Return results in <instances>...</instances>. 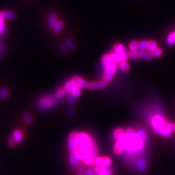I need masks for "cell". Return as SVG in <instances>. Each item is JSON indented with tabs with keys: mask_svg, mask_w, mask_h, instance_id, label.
<instances>
[{
	"mask_svg": "<svg viewBox=\"0 0 175 175\" xmlns=\"http://www.w3.org/2000/svg\"><path fill=\"white\" fill-rule=\"evenodd\" d=\"M166 42L169 46H173L175 45V31L171 32L167 36L166 39Z\"/></svg>",
	"mask_w": 175,
	"mask_h": 175,
	"instance_id": "ffe728a7",
	"label": "cell"
},
{
	"mask_svg": "<svg viewBox=\"0 0 175 175\" xmlns=\"http://www.w3.org/2000/svg\"><path fill=\"white\" fill-rule=\"evenodd\" d=\"M80 93H81V88H79V87L75 86L73 88V89L72 90V92H71L70 95H72L74 97L77 98V97H79Z\"/></svg>",
	"mask_w": 175,
	"mask_h": 175,
	"instance_id": "83f0119b",
	"label": "cell"
},
{
	"mask_svg": "<svg viewBox=\"0 0 175 175\" xmlns=\"http://www.w3.org/2000/svg\"><path fill=\"white\" fill-rule=\"evenodd\" d=\"M80 160L75 154H71V155L69 157V163L70 167L73 169H75L79 165Z\"/></svg>",
	"mask_w": 175,
	"mask_h": 175,
	"instance_id": "9a60e30c",
	"label": "cell"
},
{
	"mask_svg": "<svg viewBox=\"0 0 175 175\" xmlns=\"http://www.w3.org/2000/svg\"><path fill=\"white\" fill-rule=\"evenodd\" d=\"M132 166L134 169L141 173L145 172L147 169V163L146 160L143 157H138L131 160Z\"/></svg>",
	"mask_w": 175,
	"mask_h": 175,
	"instance_id": "5b68a950",
	"label": "cell"
},
{
	"mask_svg": "<svg viewBox=\"0 0 175 175\" xmlns=\"http://www.w3.org/2000/svg\"><path fill=\"white\" fill-rule=\"evenodd\" d=\"M75 99H76L75 97H74L72 95H69V97H68V103L69 104V105H73V104L75 103Z\"/></svg>",
	"mask_w": 175,
	"mask_h": 175,
	"instance_id": "74e56055",
	"label": "cell"
},
{
	"mask_svg": "<svg viewBox=\"0 0 175 175\" xmlns=\"http://www.w3.org/2000/svg\"><path fill=\"white\" fill-rule=\"evenodd\" d=\"M139 42H137L136 40H133L129 43V49L130 51H137L138 49Z\"/></svg>",
	"mask_w": 175,
	"mask_h": 175,
	"instance_id": "4dcf8cb0",
	"label": "cell"
},
{
	"mask_svg": "<svg viewBox=\"0 0 175 175\" xmlns=\"http://www.w3.org/2000/svg\"><path fill=\"white\" fill-rule=\"evenodd\" d=\"M109 55L110 56V59L112 60V62L116 64L117 63L119 64L121 62L127 60V59L129 57V54L127 51L121 54H118V53L112 52V53H110L109 54Z\"/></svg>",
	"mask_w": 175,
	"mask_h": 175,
	"instance_id": "9c48e42d",
	"label": "cell"
},
{
	"mask_svg": "<svg viewBox=\"0 0 175 175\" xmlns=\"http://www.w3.org/2000/svg\"><path fill=\"white\" fill-rule=\"evenodd\" d=\"M74 87H75V85H73V83L71 81V80H69V81H68L65 84L64 86V90H66V92L67 93H70Z\"/></svg>",
	"mask_w": 175,
	"mask_h": 175,
	"instance_id": "f1b7e54d",
	"label": "cell"
},
{
	"mask_svg": "<svg viewBox=\"0 0 175 175\" xmlns=\"http://www.w3.org/2000/svg\"><path fill=\"white\" fill-rule=\"evenodd\" d=\"M151 53H152L153 57H159L163 54V51L160 48H157Z\"/></svg>",
	"mask_w": 175,
	"mask_h": 175,
	"instance_id": "8d00e7d4",
	"label": "cell"
},
{
	"mask_svg": "<svg viewBox=\"0 0 175 175\" xmlns=\"http://www.w3.org/2000/svg\"><path fill=\"white\" fill-rule=\"evenodd\" d=\"M119 68L121 70H122V72H127L130 68L129 64L127 61V60H124V61H123L121 63H119Z\"/></svg>",
	"mask_w": 175,
	"mask_h": 175,
	"instance_id": "484cf974",
	"label": "cell"
},
{
	"mask_svg": "<svg viewBox=\"0 0 175 175\" xmlns=\"http://www.w3.org/2000/svg\"><path fill=\"white\" fill-rule=\"evenodd\" d=\"M111 165H112V160H111L110 158L107 156L102 157V163L101 167L110 168Z\"/></svg>",
	"mask_w": 175,
	"mask_h": 175,
	"instance_id": "cb8c5ba5",
	"label": "cell"
},
{
	"mask_svg": "<svg viewBox=\"0 0 175 175\" xmlns=\"http://www.w3.org/2000/svg\"><path fill=\"white\" fill-rule=\"evenodd\" d=\"M66 93L67 92H66V90H64V88H61L59 89L55 93V95H54V97H53L55 102L59 103L61 101L64 97H65Z\"/></svg>",
	"mask_w": 175,
	"mask_h": 175,
	"instance_id": "4fadbf2b",
	"label": "cell"
},
{
	"mask_svg": "<svg viewBox=\"0 0 175 175\" xmlns=\"http://www.w3.org/2000/svg\"><path fill=\"white\" fill-rule=\"evenodd\" d=\"M49 26L55 34L59 35L63 30L64 23L62 20H58V16L55 12H51L48 16Z\"/></svg>",
	"mask_w": 175,
	"mask_h": 175,
	"instance_id": "3957f363",
	"label": "cell"
},
{
	"mask_svg": "<svg viewBox=\"0 0 175 175\" xmlns=\"http://www.w3.org/2000/svg\"><path fill=\"white\" fill-rule=\"evenodd\" d=\"M0 16L3 19H9V20H13L16 17V15L14 12L11 11H1L0 12Z\"/></svg>",
	"mask_w": 175,
	"mask_h": 175,
	"instance_id": "e0dca14e",
	"label": "cell"
},
{
	"mask_svg": "<svg viewBox=\"0 0 175 175\" xmlns=\"http://www.w3.org/2000/svg\"><path fill=\"white\" fill-rule=\"evenodd\" d=\"M173 131L175 132V124H173Z\"/></svg>",
	"mask_w": 175,
	"mask_h": 175,
	"instance_id": "ee69618b",
	"label": "cell"
},
{
	"mask_svg": "<svg viewBox=\"0 0 175 175\" xmlns=\"http://www.w3.org/2000/svg\"><path fill=\"white\" fill-rule=\"evenodd\" d=\"M106 83L104 80L97 82H92L88 83V88L90 90H96V89H103L106 88Z\"/></svg>",
	"mask_w": 175,
	"mask_h": 175,
	"instance_id": "7c38bea8",
	"label": "cell"
},
{
	"mask_svg": "<svg viewBox=\"0 0 175 175\" xmlns=\"http://www.w3.org/2000/svg\"><path fill=\"white\" fill-rule=\"evenodd\" d=\"M129 54L130 58L134 60H136L140 58V52L137 51H137H130Z\"/></svg>",
	"mask_w": 175,
	"mask_h": 175,
	"instance_id": "e575fe53",
	"label": "cell"
},
{
	"mask_svg": "<svg viewBox=\"0 0 175 175\" xmlns=\"http://www.w3.org/2000/svg\"><path fill=\"white\" fill-rule=\"evenodd\" d=\"M137 136H138L140 139L145 141L147 138V133L143 129H140L138 130H137L136 132Z\"/></svg>",
	"mask_w": 175,
	"mask_h": 175,
	"instance_id": "4316f807",
	"label": "cell"
},
{
	"mask_svg": "<svg viewBox=\"0 0 175 175\" xmlns=\"http://www.w3.org/2000/svg\"><path fill=\"white\" fill-rule=\"evenodd\" d=\"M9 95L8 90L6 88H2L0 90V98L1 99H5L7 98Z\"/></svg>",
	"mask_w": 175,
	"mask_h": 175,
	"instance_id": "836d02e7",
	"label": "cell"
},
{
	"mask_svg": "<svg viewBox=\"0 0 175 175\" xmlns=\"http://www.w3.org/2000/svg\"><path fill=\"white\" fill-rule=\"evenodd\" d=\"M113 52L118 54H121L126 52V49L121 43H116L113 46Z\"/></svg>",
	"mask_w": 175,
	"mask_h": 175,
	"instance_id": "d6986e66",
	"label": "cell"
},
{
	"mask_svg": "<svg viewBox=\"0 0 175 175\" xmlns=\"http://www.w3.org/2000/svg\"><path fill=\"white\" fill-rule=\"evenodd\" d=\"M77 145H78V149L85 150L90 153L91 149L95 145L92 137L88 134L86 132H80L78 134Z\"/></svg>",
	"mask_w": 175,
	"mask_h": 175,
	"instance_id": "7a4b0ae2",
	"label": "cell"
},
{
	"mask_svg": "<svg viewBox=\"0 0 175 175\" xmlns=\"http://www.w3.org/2000/svg\"><path fill=\"white\" fill-rule=\"evenodd\" d=\"M145 147V141L137 136L135 131L129 129L124 131V152L128 159L138 156L143 152Z\"/></svg>",
	"mask_w": 175,
	"mask_h": 175,
	"instance_id": "6da1fadb",
	"label": "cell"
},
{
	"mask_svg": "<svg viewBox=\"0 0 175 175\" xmlns=\"http://www.w3.org/2000/svg\"><path fill=\"white\" fill-rule=\"evenodd\" d=\"M12 137L16 143H19L21 142L23 138V131L20 129L16 130L12 134Z\"/></svg>",
	"mask_w": 175,
	"mask_h": 175,
	"instance_id": "2e32d148",
	"label": "cell"
},
{
	"mask_svg": "<svg viewBox=\"0 0 175 175\" xmlns=\"http://www.w3.org/2000/svg\"><path fill=\"white\" fill-rule=\"evenodd\" d=\"M78 134L77 132H73L70 134L68 138V148L69 152L71 154L75 153L78 149V145H77V137H78Z\"/></svg>",
	"mask_w": 175,
	"mask_h": 175,
	"instance_id": "ba28073f",
	"label": "cell"
},
{
	"mask_svg": "<svg viewBox=\"0 0 175 175\" xmlns=\"http://www.w3.org/2000/svg\"><path fill=\"white\" fill-rule=\"evenodd\" d=\"M117 70V66L115 63H112L105 69L103 75V80L106 83L110 82L114 78Z\"/></svg>",
	"mask_w": 175,
	"mask_h": 175,
	"instance_id": "8992f818",
	"label": "cell"
},
{
	"mask_svg": "<svg viewBox=\"0 0 175 175\" xmlns=\"http://www.w3.org/2000/svg\"><path fill=\"white\" fill-rule=\"evenodd\" d=\"M95 158V157H94L90 153H89L82 161L86 166H92V165H93V161Z\"/></svg>",
	"mask_w": 175,
	"mask_h": 175,
	"instance_id": "603a6c76",
	"label": "cell"
},
{
	"mask_svg": "<svg viewBox=\"0 0 175 175\" xmlns=\"http://www.w3.org/2000/svg\"><path fill=\"white\" fill-rule=\"evenodd\" d=\"M65 43H66L65 46L67 47V48L68 49H73L74 48H75V44H74V42H73V40L69 38L66 40Z\"/></svg>",
	"mask_w": 175,
	"mask_h": 175,
	"instance_id": "d6a6232c",
	"label": "cell"
},
{
	"mask_svg": "<svg viewBox=\"0 0 175 175\" xmlns=\"http://www.w3.org/2000/svg\"><path fill=\"white\" fill-rule=\"evenodd\" d=\"M7 31L6 25L3 19L0 16V34H4Z\"/></svg>",
	"mask_w": 175,
	"mask_h": 175,
	"instance_id": "1f68e13d",
	"label": "cell"
},
{
	"mask_svg": "<svg viewBox=\"0 0 175 175\" xmlns=\"http://www.w3.org/2000/svg\"><path fill=\"white\" fill-rule=\"evenodd\" d=\"M95 175H112V170L108 167H95Z\"/></svg>",
	"mask_w": 175,
	"mask_h": 175,
	"instance_id": "5bb4252c",
	"label": "cell"
},
{
	"mask_svg": "<svg viewBox=\"0 0 175 175\" xmlns=\"http://www.w3.org/2000/svg\"><path fill=\"white\" fill-rule=\"evenodd\" d=\"M150 121L154 131L158 134H159L167 124L164 117L160 114H156L150 117Z\"/></svg>",
	"mask_w": 175,
	"mask_h": 175,
	"instance_id": "277c9868",
	"label": "cell"
},
{
	"mask_svg": "<svg viewBox=\"0 0 175 175\" xmlns=\"http://www.w3.org/2000/svg\"><path fill=\"white\" fill-rule=\"evenodd\" d=\"M16 144H17V143H16V142L14 141V140L13 139L12 137H11V138H10L9 140V146L14 147Z\"/></svg>",
	"mask_w": 175,
	"mask_h": 175,
	"instance_id": "60d3db41",
	"label": "cell"
},
{
	"mask_svg": "<svg viewBox=\"0 0 175 175\" xmlns=\"http://www.w3.org/2000/svg\"><path fill=\"white\" fill-rule=\"evenodd\" d=\"M158 48L157 47V43L154 42L153 41V40H150V41H149V43H148V48L147 49L149 50V51L152 53L154 51V50Z\"/></svg>",
	"mask_w": 175,
	"mask_h": 175,
	"instance_id": "f546056e",
	"label": "cell"
},
{
	"mask_svg": "<svg viewBox=\"0 0 175 175\" xmlns=\"http://www.w3.org/2000/svg\"><path fill=\"white\" fill-rule=\"evenodd\" d=\"M70 80L73 83V85H75V86L79 87L81 89L88 88V83L87 82L86 80L78 76L73 77Z\"/></svg>",
	"mask_w": 175,
	"mask_h": 175,
	"instance_id": "30bf717a",
	"label": "cell"
},
{
	"mask_svg": "<svg viewBox=\"0 0 175 175\" xmlns=\"http://www.w3.org/2000/svg\"><path fill=\"white\" fill-rule=\"evenodd\" d=\"M124 134V131L123 129H119H119H116L114 131V133H113V137H114V141L120 138L121 137L123 136Z\"/></svg>",
	"mask_w": 175,
	"mask_h": 175,
	"instance_id": "7402d4cb",
	"label": "cell"
},
{
	"mask_svg": "<svg viewBox=\"0 0 175 175\" xmlns=\"http://www.w3.org/2000/svg\"><path fill=\"white\" fill-rule=\"evenodd\" d=\"M140 58L144 60H149L153 58V56L150 52L143 51L140 52Z\"/></svg>",
	"mask_w": 175,
	"mask_h": 175,
	"instance_id": "44dd1931",
	"label": "cell"
},
{
	"mask_svg": "<svg viewBox=\"0 0 175 175\" xmlns=\"http://www.w3.org/2000/svg\"><path fill=\"white\" fill-rule=\"evenodd\" d=\"M77 175H86V170L84 168H79L77 171Z\"/></svg>",
	"mask_w": 175,
	"mask_h": 175,
	"instance_id": "ab89813d",
	"label": "cell"
},
{
	"mask_svg": "<svg viewBox=\"0 0 175 175\" xmlns=\"http://www.w3.org/2000/svg\"><path fill=\"white\" fill-rule=\"evenodd\" d=\"M68 112L70 116H73L74 114V110L72 108H69Z\"/></svg>",
	"mask_w": 175,
	"mask_h": 175,
	"instance_id": "7bdbcfd3",
	"label": "cell"
},
{
	"mask_svg": "<svg viewBox=\"0 0 175 175\" xmlns=\"http://www.w3.org/2000/svg\"><path fill=\"white\" fill-rule=\"evenodd\" d=\"M60 49H61V51L64 53H66L67 51V49H68L67 48V47L65 45H62L60 46Z\"/></svg>",
	"mask_w": 175,
	"mask_h": 175,
	"instance_id": "b9f144b4",
	"label": "cell"
},
{
	"mask_svg": "<svg viewBox=\"0 0 175 175\" xmlns=\"http://www.w3.org/2000/svg\"><path fill=\"white\" fill-rule=\"evenodd\" d=\"M173 123H167L163 129L159 133L160 136L163 137H170L172 135Z\"/></svg>",
	"mask_w": 175,
	"mask_h": 175,
	"instance_id": "8fae6325",
	"label": "cell"
},
{
	"mask_svg": "<svg viewBox=\"0 0 175 175\" xmlns=\"http://www.w3.org/2000/svg\"><path fill=\"white\" fill-rule=\"evenodd\" d=\"M86 175H95V169H88L86 170Z\"/></svg>",
	"mask_w": 175,
	"mask_h": 175,
	"instance_id": "f35d334b",
	"label": "cell"
},
{
	"mask_svg": "<svg viewBox=\"0 0 175 175\" xmlns=\"http://www.w3.org/2000/svg\"><path fill=\"white\" fill-rule=\"evenodd\" d=\"M53 97L50 96H44L40 98L38 102V106L40 110H46L51 108L54 104Z\"/></svg>",
	"mask_w": 175,
	"mask_h": 175,
	"instance_id": "52a82bcc",
	"label": "cell"
},
{
	"mask_svg": "<svg viewBox=\"0 0 175 175\" xmlns=\"http://www.w3.org/2000/svg\"><path fill=\"white\" fill-rule=\"evenodd\" d=\"M24 120L27 124H31L33 123V117L29 113L26 112L24 114Z\"/></svg>",
	"mask_w": 175,
	"mask_h": 175,
	"instance_id": "d590c367",
	"label": "cell"
},
{
	"mask_svg": "<svg viewBox=\"0 0 175 175\" xmlns=\"http://www.w3.org/2000/svg\"><path fill=\"white\" fill-rule=\"evenodd\" d=\"M148 43H149V41L147 40H142L139 42L138 45V49L140 51H146L148 48Z\"/></svg>",
	"mask_w": 175,
	"mask_h": 175,
	"instance_id": "d4e9b609",
	"label": "cell"
},
{
	"mask_svg": "<svg viewBox=\"0 0 175 175\" xmlns=\"http://www.w3.org/2000/svg\"><path fill=\"white\" fill-rule=\"evenodd\" d=\"M101 62H102V66H103V68H104V69L106 68L108 66H110L111 64L113 63L112 60H111V59H110L109 54L108 55H105L102 57Z\"/></svg>",
	"mask_w": 175,
	"mask_h": 175,
	"instance_id": "ac0fdd59",
	"label": "cell"
}]
</instances>
